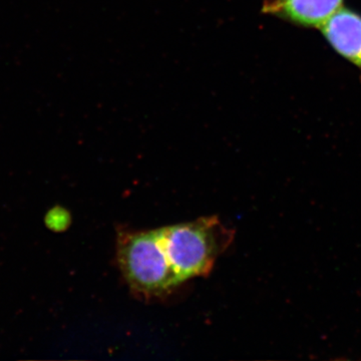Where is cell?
<instances>
[{
    "instance_id": "cell-4",
    "label": "cell",
    "mask_w": 361,
    "mask_h": 361,
    "mask_svg": "<svg viewBox=\"0 0 361 361\" xmlns=\"http://www.w3.org/2000/svg\"><path fill=\"white\" fill-rule=\"evenodd\" d=\"M320 30L334 51L361 71V16L342 7Z\"/></svg>"
},
{
    "instance_id": "cell-3",
    "label": "cell",
    "mask_w": 361,
    "mask_h": 361,
    "mask_svg": "<svg viewBox=\"0 0 361 361\" xmlns=\"http://www.w3.org/2000/svg\"><path fill=\"white\" fill-rule=\"evenodd\" d=\"M343 0H272L264 11L305 27L320 28L342 8Z\"/></svg>"
},
{
    "instance_id": "cell-2",
    "label": "cell",
    "mask_w": 361,
    "mask_h": 361,
    "mask_svg": "<svg viewBox=\"0 0 361 361\" xmlns=\"http://www.w3.org/2000/svg\"><path fill=\"white\" fill-rule=\"evenodd\" d=\"M116 257L123 277L137 295L160 297L182 283L164 249L160 229L118 233Z\"/></svg>"
},
{
    "instance_id": "cell-1",
    "label": "cell",
    "mask_w": 361,
    "mask_h": 361,
    "mask_svg": "<svg viewBox=\"0 0 361 361\" xmlns=\"http://www.w3.org/2000/svg\"><path fill=\"white\" fill-rule=\"evenodd\" d=\"M160 230L164 249L182 283L191 278L208 276L234 239V231L215 216Z\"/></svg>"
},
{
    "instance_id": "cell-5",
    "label": "cell",
    "mask_w": 361,
    "mask_h": 361,
    "mask_svg": "<svg viewBox=\"0 0 361 361\" xmlns=\"http://www.w3.org/2000/svg\"><path fill=\"white\" fill-rule=\"evenodd\" d=\"M45 225L51 231L61 233L66 231L71 224V213L66 208L56 206L47 213Z\"/></svg>"
}]
</instances>
